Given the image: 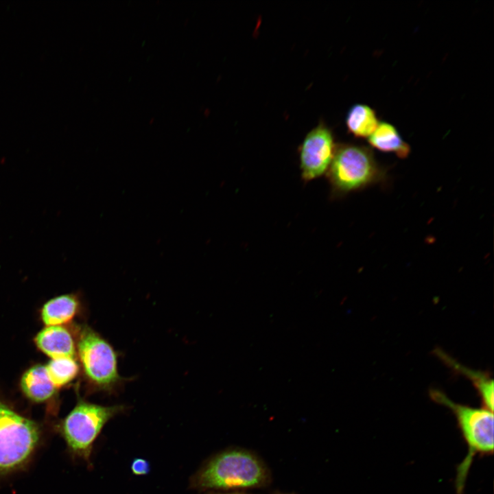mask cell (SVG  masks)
I'll return each instance as SVG.
<instances>
[{
    "instance_id": "cell-1",
    "label": "cell",
    "mask_w": 494,
    "mask_h": 494,
    "mask_svg": "<svg viewBox=\"0 0 494 494\" xmlns=\"http://www.w3.org/2000/svg\"><path fill=\"white\" fill-rule=\"evenodd\" d=\"M263 462L250 451L230 449L211 457L190 479L189 486L198 491L256 488L269 482Z\"/></svg>"
},
{
    "instance_id": "cell-2",
    "label": "cell",
    "mask_w": 494,
    "mask_h": 494,
    "mask_svg": "<svg viewBox=\"0 0 494 494\" xmlns=\"http://www.w3.org/2000/svg\"><path fill=\"white\" fill-rule=\"evenodd\" d=\"M430 396L433 401L453 412L468 446L467 454L458 467L456 478L457 493L462 494L474 456L477 454L493 452V414L486 408H472L455 403L436 389L430 390Z\"/></svg>"
},
{
    "instance_id": "cell-3",
    "label": "cell",
    "mask_w": 494,
    "mask_h": 494,
    "mask_svg": "<svg viewBox=\"0 0 494 494\" xmlns=\"http://www.w3.org/2000/svg\"><path fill=\"white\" fill-rule=\"evenodd\" d=\"M331 197L339 198L384 180V169L367 147L340 144L326 173Z\"/></svg>"
},
{
    "instance_id": "cell-4",
    "label": "cell",
    "mask_w": 494,
    "mask_h": 494,
    "mask_svg": "<svg viewBox=\"0 0 494 494\" xmlns=\"http://www.w3.org/2000/svg\"><path fill=\"white\" fill-rule=\"evenodd\" d=\"M126 409L124 405H102L80 400L60 425L70 452L90 463L94 443L102 429Z\"/></svg>"
},
{
    "instance_id": "cell-5",
    "label": "cell",
    "mask_w": 494,
    "mask_h": 494,
    "mask_svg": "<svg viewBox=\"0 0 494 494\" xmlns=\"http://www.w3.org/2000/svg\"><path fill=\"white\" fill-rule=\"evenodd\" d=\"M78 354L84 373L91 386L98 391L111 393L121 384L117 354L113 346L89 327L81 331Z\"/></svg>"
},
{
    "instance_id": "cell-6",
    "label": "cell",
    "mask_w": 494,
    "mask_h": 494,
    "mask_svg": "<svg viewBox=\"0 0 494 494\" xmlns=\"http://www.w3.org/2000/svg\"><path fill=\"white\" fill-rule=\"evenodd\" d=\"M39 438L40 430L36 423L0 401V475L25 464Z\"/></svg>"
},
{
    "instance_id": "cell-7",
    "label": "cell",
    "mask_w": 494,
    "mask_h": 494,
    "mask_svg": "<svg viewBox=\"0 0 494 494\" xmlns=\"http://www.w3.org/2000/svg\"><path fill=\"white\" fill-rule=\"evenodd\" d=\"M336 145L331 131L323 124L311 130L299 147L301 178L309 182L326 174Z\"/></svg>"
},
{
    "instance_id": "cell-8",
    "label": "cell",
    "mask_w": 494,
    "mask_h": 494,
    "mask_svg": "<svg viewBox=\"0 0 494 494\" xmlns=\"http://www.w3.org/2000/svg\"><path fill=\"white\" fill-rule=\"evenodd\" d=\"M38 348L51 359L74 357L75 344L71 333L61 326H47L36 336Z\"/></svg>"
},
{
    "instance_id": "cell-9",
    "label": "cell",
    "mask_w": 494,
    "mask_h": 494,
    "mask_svg": "<svg viewBox=\"0 0 494 494\" xmlns=\"http://www.w3.org/2000/svg\"><path fill=\"white\" fill-rule=\"evenodd\" d=\"M21 386L27 397L38 403L47 401L56 391L45 366L42 365L28 369L22 376Z\"/></svg>"
},
{
    "instance_id": "cell-10",
    "label": "cell",
    "mask_w": 494,
    "mask_h": 494,
    "mask_svg": "<svg viewBox=\"0 0 494 494\" xmlns=\"http://www.w3.org/2000/svg\"><path fill=\"white\" fill-rule=\"evenodd\" d=\"M436 355L449 367L467 377L478 390L484 408L493 411V381L487 373L469 368L438 349Z\"/></svg>"
},
{
    "instance_id": "cell-11",
    "label": "cell",
    "mask_w": 494,
    "mask_h": 494,
    "mask_svg": "<svg viewBox=\"0 0 494 494\" xmlns=\"http://www.w3.org/2000/svg\"><path fill=\"white\" fill-rule=\"evenodd\" d=\"M79 301L73 294L55 297L43 307L41 318L47 326H60L70 322L77 314Z\"/></svg>"
},
{
    "instance_id": "cell-12",
    "label": "cell",
    "mask_w": 494,
    "mask_h": 494,
    "mask_svg": "<svg viewBox=\"0 0 494 494\" xmlns=\"http://www.w3.org/2000/svg\"><path fill=\"white\" fill-rule=\"evenodd\" d=\"M370 145L379 150L392 152L401 158L410 152V145L402 139L396 128L387 122L379 123L375 130L368 137Z\"/></svg>"
},
{
    "instance_id": "cell-13",
    "label": "cell",
    "mask_w": 494,
    "mask_h": 494,
    "mask_svg": "<svg viewBox=\"0 0 494 494\" xmlns=\"http://www.w3.org/2000/svg\"><path fill=\"white\" fill-rule=\"evenodd\" d=\"M378 124L375 110L365 104L353 105L346 118L348 131L357 138H368Z\"/></svg>"
},
{
    "instance_id": "cell-14",
    "label": "cell",
    "mask_w": 494,
    "mask_h": 494,
    "mask_svg": "<svg viewBox=\"0 0 494 494\" xmlns=\"http://www.w3.org/2000/svg\"><path fill=\"white\" fill-rule=\"evenodd\" d=\"M47 375L55 386L62 387L73 381L78 374L79 366L74 357L51 359L45 366Z\"/></svg>"
},
{
    "instance_id": "cell-15",
    "label": "cell",
    "mask_w": 494,
    "mask_h": 494,
    "mask_svg": "<svg viewBox=\"0 0 494 494\" xmlns=\"http://www.w3.org/2000/svg\"><path fill=\"white\" fill-rule=\"evenodd\" d=\"M132 473L136 475H147L150 471L149 462L141 458H134L130 464Z\"/></svg>"
},
{
    "instance_id": "cell-16",
    "label": "cell",
    "mask_w": 494,
    "mask_h": 494,
    "mask_svg": "<svg viewBox=\"0 0 494 494\" xmlns=\"http://www.w3.org/2000/svg\"><path fill=\"white\" fill-rule=\"evenodd\" d=\"M214 494H244V493H214Z\"/></svg>"
}]
</instances>
